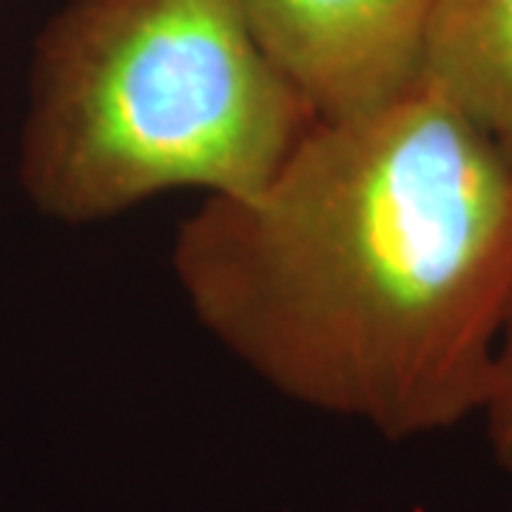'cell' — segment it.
Here are the masks:
<instances>
[{"label": "cell", "mask_w": 512, "mask_h": 512, "mask_svg": "<svg viewBox=\"0 0 512 512\" xmlns=\"http://www.w3.org/2000/svg\"><path fill=\"white\" fill-rule=\"evenodd\" d=\"M171 268L222 348L291 402L404 441L478 416L512 308V157L424 80L316 120L211 197Z\"/></svg>", "instance_id": "6da1fadb"}, {"label": "cell", "mask_w": 512, "mask_h": 512, "mask_svg": "<svg viewBox=\"0 0 512 512\" xmlns=\"http://www.w3.org/2000/svg\"><path fill=\"white\" fill-rule=\"evenodd\" d=\"M313 123L242 0H66L35 40L18 177L69 225L168 191L245 197Z\"/></svg>", "instance_id": "7a4b0ae2"}, {"label": "cell", "mask_w": 512, "mask_h": 512, "mask_svg": "<svg viewBox=\"0 0 512 512\" xmlns=\"http://www.w3.org/2000/svg\"><path fill=\"white\" fill-rule=\"evenodd\" d=\"M436 0H242L256 40L316 120H345L419 83Z\"/></svg>", "instance_id": "3957f363"}, {"label": "cell", "mask_w": 512, "mask_h": 512, "mask_svg": "<svg viewBox=\"0 0 512 512\" xmlns=\"http://www.w3.org/2000/svg\"><path fill=\"white\" fill-rule=\"evenodd\" d=\"M419 80L512 157V0H436Z\"/></svg>", "instance_id": "277c9868"}, {"label": "cell", "mask_w": 512, "mask_h": 512, "mask_svg": "<svg viewBox=\"0 0 512 512\" xmlns=\"http://www.w3.org/2000/svg\"><path fill=\"white\" fill-rule=\"evenodd\" d=\"M478 416L487 424L493 458L512 481V308L495 348L493 376Z\"/></svg>", "instance_id": "5b68a950"}]
</instances>
